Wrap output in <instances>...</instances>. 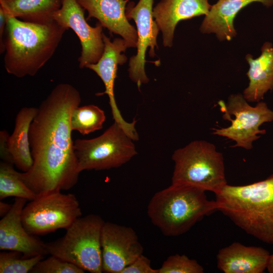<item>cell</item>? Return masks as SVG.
<instances>
[{
	"instance_id": "7c38bea8",
	"label": "cell",
	"mask_w": 273,
	"mask_h": 273,
	"mask_svg": "<svg viewBox=\"0 0 273 273\" xmlns=\"http://www.w3.org/2000/svg\"><path fill=\"white\" fill-rule=\"evenodd\" d=\"M103 39L104 50L102 56L97 63L89 64L86 68L94 71L102 80L105 90L96 95H108L114 122L117 123L133 141H138L139 136L135 127L136 121L133 120L131 122H128L124 119L117 106L114 93L118 66L127 61L124 52L129 48L128 46L123 38H116L111 41L104 33Z\"/></svg>"
},
{
	"instance_id": "83f0119b",
	"label": "cell",
	"mask_w": 273,
	"mask_h": 273,
	"mask_svg": "<svg viewBox=\"0 0 273 273\" xmlns=\"http://www.w3.org/2000/svg\"><path fill=\"white\" fill-rule=\"evenodd\" d=\"M9 136L8 132L3 130L0 132V155L3 161L12 163L11 157L9 154L7 147V141Z\"/></svg>"
},
{
	"instance_id": "277c9868",
	"label": "cell",
	"mask_w": 273,
	"mask_h": 273,
	"mask_svg": "<svg viewBox=\"0 0 273 273\" xmlns=\"http://www.w3.org/2000/svg\"><path fill=\"white\" fill-rule=\"evenodd\" d=\"M205 192L194 186L171 183L151 198L148 216L164 236L181 235L205 216L218 211L216 201L209 200Z\"/></svg>"
},
{
	"instance_id": "f546056e",
	"label": "cell",
	"mask_w": 273,
	"mask_h": 273,
	"mask_svg": "<svg viewBox=\"0 0 273 273\" xmlns=\"http://www.w3.org/2000/svg\"><path fill=\"white\" fill-rule=\"evenodd\" d=\"M12 204L10 205L4 202H0V215L1 216H4L6 215L10 210Z\"/></svg>"
},
{
	"instance_id": "30bf717a",
	"label": "cell",
	"mask_w": 273,
	"mask_h": 273,
	"mask_svg": "<svg viewBox=\"0 0 273 273\" xmlns=\"http://www.w3.org/2000/svg\"><path fill=\"white\" fill-rule=\"evenodd\" d=\"M153 3L154 0H139L135 5L129 3L126 8V17L135 22L138 34L136 53L129 59L128 72L139 90L142 84L149 81L145 69L147 50L149 48V56L154 57L155 48H158L157 38L160 30L153 17Z\"/></svg>"
},
{
	"instance_id": "4fadbf2b",
	"label": "cell",
	"mask_w": 273,
	"mask_h": 273,
	"mask_svg": "<svg viewBox=\"0 0 273 273\" xmlns=\"http://www.w3.org/2000/svg\"><path fill=\"white\" fill-rule=\"evenodd\" d=\"M103 272L121 273L143 254V247L134 230L105 222L101 234Z\"/></svg>"
},
{
	"instance_id": "ba28073f",
	"label": "cell",
	"mask_w": 273,
	"mask_h": 273,
	"mask_svg": "<svg viewBox=\"0 0 273 273\" xmlns=\"http://www.w3.org/2000/svg\"><path fill=\"white\" fill-rule=\"evenodd\" d=\"M81 215L76 196L58 190L37 195L30 201L23 209L21 219L28 233L39 236L66 230Z\"/></svg>"
},
{
	"instance_id": "9a60e30c",
	"label": "cell",
	"mask_w": 273,
	"mask_h": 273,
	"mask_svg": "<svg viewBox=\"0 0 273 273\" xmlns=\"http://www.w3.org/2000/svg\"><path fill=\"white\" fill-rule=\"evenodd\" d=\"M88 13L87 19L95 18L103 27L120 35L129 48H136L138 34L126 15L129 0H77Z\"/></svg>"
},
{
	"instance_id": "ffe728a7",
	"label": "cell",
	"mask_w": 273,
	"mask_h": 273,
	"mask_svg": "<svg viewBox=\"0 0 273 273\" xmlns=\"http://www.w3.org/2000/svg\"><path fill=\"white\" fill-rule=\"evenodd\" d=\"M37 112L38 108H21L16 116L14 130L7 141L8 151L13 164L23 172L28 171L33 164L29 132Z\"/></svg>"
},
{
	"instance_id": "4316f807",
	"label": "cell",
	"mask_w": 273,
	"mask_h": 273,
	"mask_svg": "<svg viewBox=\"0 0 273 273\" xmlns=\"http://www.w3.org/2000/svg\"><path fill=\"white\" fill-rule=\"evenodd\" d=\"M121 273H158V269L153 268L150 260L142 254L125 267Z\"/></svg>"
},
{
	"instance_id": "cb8c5ba5",
	"label": "cell",
	"mask_w": 273,
	"mask_h": 273,
	"mask_svg": "<svg viewBox=\"0 0 273 273\" xmlns=\"http://www.w3.org/2000/svg\"><path fill=\"white\" fill-rule=\"evenodd\" d=\"M17 251L3 250L0 253V273L30 272L35 265L44 258L39 255L29 258L22 257Z\"/></svg>"
},
{
	"instance_id": "4dcf8cb0",
	"label": "cell",
	"mask_w": 273,
	"mask_h": 273,
	"mask_svg": "<svg viewBox=\"0 0 273 273\" xmlns=\"http://www.w3.org/2000/svg\"><path fill=\"white\" fill-rule=\"evenodd\" d=\"M266 269L269 273H273V254L269 256Z\"/></svg>"
},
{
	"instance_id": "5bb4252c",
	"label": "cell",
	"mask_w": 273,
	"mask_h": 273,
	"mask_svg": "<svg viewBox=\"0 0 273 273\" xmlns=\"http://www.w3.org/2000/svg\"><path fill=\"white\" fill-rule=\"evenodd\" d=\"M27 200L15 198L9 212L0 220V249L20 252L24 257L49 254L46 243L30 234L21 219Z\"/></svg>"
},
{
	"instance_id": "484cf974",
	"label": "cell",
	"mask_w": 273,
	"mask_h": 273,
	"mask_svg": "<svg viewBox=\"0 0 273 273\" xmlns=\"http://www.w3.org/2000/svg\"><path fill=\"white\" fill-rule=\"evenodd\" d=\"M81 268L58 257L51 255L39 261L31 273H84Z\"/></svg>"
},
{
	"instance_id": "8992f818",
	"label": "cell",
	"mask_w": 273,
	"mask_h": 273,
	"mask_svg": "<svg viewBox=\"0 0 273 273\" xmlns=\"http://www.w3.org/2000/svg\"><path fill=\"white\" fill-rule=\"evenodd\" d=\"M105 221L99 215L78 218L64 236L46 243L49 254L70 262L91 273L103 272L101 234Z\"/></svg>"
},
{
	"instance_id": "ac0fdd59",
	"label": "cell",
	"mask_w": 273,
	"mask_h": 273,
	"mask_svg": "<svg viewBox=\"0 0 273 273\" xmlns=\"http://www.w3.org/2000/svg\"><path fill=\"white\" fill-rule=\"evenodd\" d=\"M258 2L269 7L273 0H218L211 6L200 26L202 33H215L220 41H230L237 34L234 19L237 14L248 5Z\"/></svg>"
},
{
	"instance_id": "9c48e42d",
	"label": "cell",
	"mask_w": 273,
	"mask_h": 273,
	"mask_svg": "<svg viewBox=\"0 0 273 273\" xmlns=\"http://www.w3.org/2000/svg\"><path fill=\"white\" fill-rule=\"evenodd\" d=\"M248 102L240 93L230 95L226 104L219 101L218 104L224 113L222 117L231 124L227 127L213 128L212 134L235 142L233 147L252 149L253 143L260 137L259 134L266 133L260 126L273 121V111L264 102L260 101L254 107Z\"/></svg>"
},
{
	"instance_id": "e0dca14e",
	"label": "cell",
	"mask_w": 273,
	"mask_h": 273,
	"mask_svg": "<svg viewBox=\"0 0 273 273\" xmlns=\"http://www.w3.org/2000/svg\"><path fill=\"white\" fill-rule=\"evenodd\" d=\"M270 255L261 247L234 242L218 251L217 267L224 273H262L267 267Z\"/></svg>"
},
{
	"instance_id": "7402d4cb",
	"label": "cell",
	"mask_w": 273,
	"mask_h": 273,
	"mask_svg": "<svg viewBox=\"0 0 273 273\" xmlns=\"http://www.w3.org/2000/svg\"><path fill=\"white\" fill-rule=\"evenodd\" d=\"M9 197L31 201L36 195L21 178L14 164L2 161L0 163V200Z\"/></svg>"
},
{
	"instance_id": "603a6c76",
	"label": "cell",
	"mask_w": 273,
	"mask_h": 273,
	"mask_svg": "<svg viewBox=\"0 0 273 273\" xmlns=\"http://www.w3.org/2000/svg\"><path fill=\"white\" fill-rule=\"evenodd\" d=\"M106 120L104 111L95 105L78 106L72 111L70 126L82 135L88 134L101 129Z\"/></svg>"
},
{
	"instance_id": "f1b7e54d",
	"label": "cell",
	"mask_w": 273,
	"mask_h": 273,
	"mask_svg": "<svg viewBox=\"0 0 273 273\" xmlns=\"http://www.w3.org/2000/svg\"><path fill=\"white\" fill-rule=\"evenodd\" d=\"M7 17L6 13L0 7V53L5 52L4 37L7 25Z\"/></svg>"
},
{
	"instance_id": "7a4b0ae2",
	"label": "cell",
	"mask_w": 273,
	"mask_h": 273,
	"mask_svg": "<svg viewBox=\"0 0 273 273\" xmlns=\"http://www.w3.org/2000/svg\"><path fill=\"white\" fill-rule=\"evenodd\" d=\"M7 17L5 68L18 78L34 76L52 58L69 29L55 21L37 24Z\"/></svg>"
},
{
	"instance_id": "44dd1931",
	"label": "cell",
	"mask_w": 273,
	"mask_h": 273,
	"mask_svg": "<svg viewBox=\"0 0 273 273\" xmlns=\"http://www.w3.org/2000/svg\"><path fill=\"white\" fill-rule=\"evenodd\" d=\"M61 5L62 0H0V7L7 17L37 24L54 21V15Z\"/></svg>"
},
{
	"instance_id": "8fae6325",
	"label": "cell",
	"mask_w": 273,
	"mask_h": 273,
	"mask_svg": "<svg viewBox=\"0 0 273 273\" xmlns=\"http://www.w3.org/2000/svg\"><path fill=\"white\" fill-rule=\"evenodd\" d=\"M84 9L77 0H62L61 8L54 15V20L61 26L72 29L78 36L81 52L78 58L79 67L97 63L104 50L103 26L99 23L92 27L84 17Z\"/></svg>"
},
{
	"instance_id": "6da1fadb",
	"label": "cell",
	"mask_w": 273,
	"mask_h": 273,
	"mask_svg": "<svg viewBox=\"0 0 273 273\" xmlns=\"http://www.w3.org/2000/svg\"><path fill=\"white\" fill-rule=\"evenodd\" d=\"M79 91L67 83L57 84L40 103L29 129L33 164L21 178L37 196L67 191L77 184L80 172L72 138L70 117L79 106Z\"/></svg>"
},
{
	"instance_id": "d6986e66",
	"label": "cell",
	"mask_w": 273,
	"mask_h": 273,
	"mask_svg": "<svg viewBox=\"0 0 273 273\" xmlns=\"http://www.w3.org/2000/svg\"><path fill=\"white\" fill-rule=\"evenodd\" d=\"M257 58L247 54L245 59L249 65L246 73L249 82L243 95L248 102H259L264 95L273 90V44L265 42Z\"/></svg>"
},
{
	"instance_id": "d4e9b609",
	"label": "cell",
	"mask_w": 273,
	"mask_h": 273,
	"mask_svg": "<svg viewBox=\"0 0 273 273\" xmlns=\"http://www.w3.org/2000/svg\"><path fill=\"white\" fill-rule=\"evenodd\" d=\"M204 268L196 260L185 254L169 256L158 269V273H203Z\"/></svg>"
},
{
	"instance_id": "3957f363",
	"label": "cell",
	"mask_w": 273,
	"mask_h": 273,
	"mask_svg": "<svg viewBox=\"0 0 273 273\" xmlns=\"http://www.w3.org/2000/svg\"><path fill=\"white\" fill-rule=\"evenodd\" d=\"M218 211L247 234L273 245V174L249 185H226L215 194Z\"/></svg>"
},
{
	"instance_id": "2e32d148",
	"label": "cell",
	"mask_w": 273,
	"mask_h": 273,
	"mask_svg": "<svg viewBox=\"0 0 273 273\" xmlns=\"http://www.w3.org/2000/svg\"><path fill=\"white\" fill-rule=\"evenodd\" d=\"M211 6L208 0H161L153 8V17L162 33L163 46H172L175 28L179 21L205 16Z\"/></svg>"
},
{
	"instance_id": "52a82bcc",
	"label": "cell",
	"mask_w": 273,
	"mask_h": 273,
	"mask_svg": "<svg viewBox=\"0 0 273 273\" xmlns=\"http://www.w3.org/2000/svg\"><path fill=\"white\" fill-rule=\"evenodd\" d=\"M74 148L80 173L118 168L137 154L133 141L116 122L96 138L75 140Z\"/></svg>"
},
{
	"instance_id": "5b68a950",
	"label": "cell",
	"mask_w": 273,
	"mask_h": 273,
	"mask_svg": "<svg viewBox=\"0 0 273 273\" xmlns=\"http://www.w3.org/2000/svg\"><path fill=\"white\" fill-rule=\"evenodd\" d=\"M172 184H184L216 194L227 185L224 158L215 146L204 140L192 141L175 150Z\"/></svg>"
}]
</instances>
